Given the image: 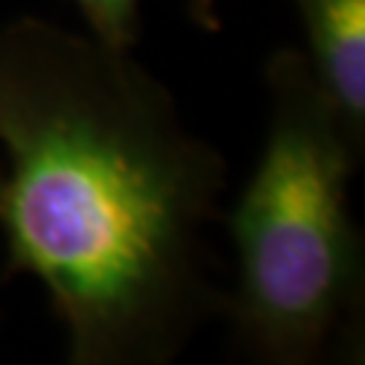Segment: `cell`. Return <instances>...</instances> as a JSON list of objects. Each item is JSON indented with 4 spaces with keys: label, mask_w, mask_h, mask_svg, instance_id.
<instances>
[{
    "label": "cell",
    "mask_w": 365,
    "mask_h": 365,
    "mask_svg": "<svg viewBox=\"0 0 365 365\" xmlns=\"http://www.w3.org/2000/svg\"><path fill=\"white\" fill-rule=\"evenodd\" d=\"M0 225L66 327V365H168L209 306L222 157L119 52L0 25Z\"/></svg>",
    "instance_id": "1"
},
{
    "label": "cell",
    "mask_w": 365,
    "mask_h": 365,
    "mask_svg": "<svg viewBox=\"0 0 365 365\" xmlns=\"http://www.w3.org/2000/svg\"><path fill=\"white\" fill-rule=\"evenodd\" d=\"M260 160L230 214L235 314L262 365H322L360 295L349 179L363 146L300 52L268 63Z\"/></svg>",
    "instance_id": "2"
},
{
    "label": "cell",
    "mask_w": 365,
    "mask_h": 365,
    "mask_svg": "<svg viewBox=\"0 0 365 365\" xmlns=\"http://www.w3.org/2000/svg\"><path fill=\"white\" fill-rule=\"evenodd\" d=\"M314 78L357 144L365 138V0H292Z\"/></svg>",
    "instance_id": "3"
},
{
    "label": "cell",
    "mask_w": 365,
    "mask_h": 365,
    "mask_svg": "<svg viewBox=\"0 0 365 365\" xmlns=\"http://www.w3.org/2000/svg\"><path fill=\"white\" fill-rule=\"evenodd\" d=\"M76 3L81 16L87 19L92 38L128 52L138 38L141 22V0H71Z\"/></svg>",
    "instance_id": "4"
},
{
    "label": "cell",
    "mask_w": 365,
    "mask_h": 365,
    "mask_svg": "<svg viewBox=\"0 0 365 365\" xmlns=\"http://www.w3.org/2000/svg\"><path fill=\"white\" fill-rule=\"evenodd\" d=\"M211 3L214 0H192V9H195V19L200 25H211L214 22V16H211Z\"/></svg>",
    "instance_id": "5"
},
{
    "label": "cell",
    "mask_w": 365,
    "mask_h": 365,
    "mask_svg": "<svg viewBox=\"0 0 365 365\" xmlns=\"http://www.w3.org/2000/svg\"><path fill=\"white\" fill-rule=\"evenodd\" d=\"M0 192H3V170H0Z\"/></svg>",
    "instance_id": "6"
}]
</instances>
